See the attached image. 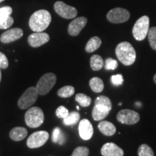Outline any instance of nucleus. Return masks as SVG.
Listing matches in <instances>:
<instances>
[{"mask_svg":"<svg viewBox=\"0 0 156 156\" xmlns=\"http://www.w3.org/2000/svg\"><path fill=\"white\" fill-rule=\"evenodd\" d=\"M117 120L122 124L132 125L135 124L140 121V115L137 112L129 109H124L118 113L116 116Z\"/></svg>","mask_w":156,"mask_h":156,"instance_id":"obj_10","label":"nucleus"},{"mask_svg":"<svg viewBox=\"0 0 156 156\" xmlns=\"http://www.w3.org/2000/svg\"><path fill=\"white\" fill-rule=\"evenodd\" d=\"M153 80H154V82H155V83H156V74L155 75V76H154V77H153Z\"/></svg>","mask_w":156,"mask_h":156,"instance_id":"obj_36","label":"nucleus"},{"mask_svg":"<svg viewBox=\"0 0 156 156\" xmlns=\"http://www.w3.org/2000/svg\"><path fill=\"white\" fill-rule=\"evenodd\" d=\"M98 128L101 133L106 136H113L116 133V129L112 122L107 121H102L98 124Z\"/></svg>","mask_w":156,"mask_h":156,"instance_id":"obj_17","label":"nucleus"},{"mask_svg":"<svg viewBox=\"0 0 156 156\" xmlns=\"http://www.w3.org/2000/svg\"><path fill=\"white\" fill-rule=\"evenodd\" d=\"M14 23V19L11 16H9L5 20L0 22V29H7L10 28Z\"/></svg>","mask_w":156,"mask_h":156,"instance_id":"obj_33","label":"nucleus"},{"mask_svg":"<svg viewBox=\"0 0 156 156\" xmlns=\"http://www.w3.org/2000/svg\"><path fill=\"white\" fill-rule=\"evenodd\" d=\"M52 141L54 143H58V145H62L66 141V137L64 132L62 131L61 129L56 127L53 130L52 133Z\"/></svg>","mask_w":156,"mask_h":156,"instance_id":"obj_21","label":"nucleus"},{"mask_svg":"<svg viewBox=\"0 0 156 156\" xmlns=\"http://www.w3.org/2000/svg\"><path fill=\"white\" fill-rule=\"evenodd\" d=\"M106 17L110 23L119 24L126 22L129 19L130 14L129 11L125 9L116 7L109 11L107 13Z\"/></svg>","mask_w":156,"mask_h":156,"instance_id":"obj_7","label":"nucleus"},{"mask_svg":"<svg viewBox=\"0 0 156 156\" xmlns=\"http://www.w3.org/2000/svg\"><path fill=\"white\" fill-rule=\"evenodd\" d=\"M25 121L30 128H37L42 125L44 121V114L41 108L31 107L25 113Z\"/></svg>","mask_w":156,"mask_h":156,"instance_id":"obj_3","label":"nucleus"},{"mask_svg":"<svg viewBox=\"0 0 156 156\" xmlns=\"http://www.w3.org/2000/svg\"><path fill=\"white\" fill-rule=\"evenodd\" d=\"M119 106H121V105H122V103H119Z\"/></svg>","mask_w":156,"mask_h":156,"instance_id":"obj_39","label":"nucleus"},{"mask_svg":"<svg viewBox=\"0 0 156 156\" xmlns=\"http://www.w3.org/2000/svg\"><path fill=\"white\" fill-rule=\"evenodd\" d=\"M80 115L77 112H73L63 119V123L66 126H73L77 124L80 121Z\"/></svg>","mask_w":156,"mask_h":156,"instance_id":"obj_23","label":"nucleus"},{"mask_svg":"<svg viewBox=\"0 0 156 156\" xmlns=\"http://www.w3.org/2000/svg\"><path fill=\"white\" fill-rule=\"evenodd\" d=\"M79 134L82 139L88 140L93 136V126L89 120L84 119L79 123Z\"/></svg>","mask_w":156,"mask_h":156,"instance_id":"obj_14","label":"nucleus"},{"mask_svg":"<svg viewBox=\"0 0 156 156\" xmlns=\"http://www.w3.org/2000/svg\"><path fill=\"white\" fill-rule=\"evenodd\" d=\"M101 155L103 156H123L124 151L116 144L107 142L101 148Z\"/></svg>","mask_w":156,"mask_h":156,"instance_id":"obj_15","label":"nucleus"},{"mask_svg":"<svg viewBox=\"0 0 156 156\" xmlns=\"http://www.w3.org/2000/svg\"><path fill=\"white\" fill-rule=\"evenodd\" d=\"M138 156H154V152L149 145L142 144L138 149Z\"/></svg>","mask_w":156,"mask_h":156,"instance_id":"obj_27","label":"nucleus"},{"mask_svg":"<svg viewBox=\"0 0 156 156\" xmlns=\"http://www.w3.org/2000/svg\"><path fill=\"white\" fill-rule=\"evenodd\" d=\"M49 138V134L46 131L34 132L29 136L27 140V145L29 148H38L46 144Z\"/></svg>","mask_w":156,"mask_h":156,"instance_id":"obj_9","label":"nucleus"},{"mask_svg":"<svg viewBox=\"0 0 156 156\" xmlns=\"http://www.w3.org/2000/svg\"><path fill=\"white\" fill-rule=\"evenodd\" d=\"M3 1H5V0H0V2H2Z\"/></svg>","mask_w":156,"mask_h":156,"instance_id":"obj_40","label":"nucleus"},{"mask_svg":"<svg viewBox=\"0 0 156 156\" xmlns=\"http://www.w3.org/2000/svg\"><path fill=\"white\" fill-rule=\"evenodd\" d=\"M109 114V112H105V111H102L101 109L98 108L96 106H94L93 108L92 112V116L93 119L95 121H101L104 119L106 117L108 116Z\"/></svg>","mask_w":156,"mask_h":156,"instance_id":"obj_26","label":"nucleus"},{"mask_svg":"<svg viewBox=\"0 0 156 156\" xmlns=\"http://www.w3.org/2000/svg\"><path fill=\"white\" fill-rule=\"evenodd\" d=\"M69 111L68 109L63 106H58L56 110V116L60 119H65L68 115H69Z\"/></svg>","mask_w":156,"mask_h":156,"instance_id":"obj_32","label":"nucleus"},{"mask_svg":"<svg viewBox=\"0 0 156 156\" xmlns=\"http://www.w3.org/2000/svg\"><path fill=\"white\" fill-rule=\"evenodd\" d=\"M75 88L73 86L67 85L62 87L58 90L57 95L61 98H69L75 94Z\"/></svg>","mask_w":156,"mask_h":156,"instance_id":"obj_24","label":"nucleus"},{"mask_svg":"<svg viewBox=\"0 0 156 156\" xmlns=\"http://www.w3.org/2000/svg\"><path fill=\"white\" fill-rule=\"evenodd\" d=\"M101 43L102 41H101L100 38H98V36L93 37L87 43L86 46H85V51L87 53H92L100 47Z\"/></svg>","mask_w":156,"mask_h":156,"instance_id":"obj_19","label":"nucleus"},{"mask_svg":"<svg viewBox=\"0 0 156 156\" xmlns=\"http://www.w3.org/2000/svg\"><path fill=\"white\" fill-rule=\"evenodd\" d=\"M147 37L151 48L156 51V27H153L149 29Z\"/></svg>","mask_w":156,"mask_h":156,"instance_id":"obj_28","label":"nucleus"},{"mask_svg":"<svg viewBox=\"0 0 156 156\" xmlns=\"http://www.w3.org/2000/svg\"><path fill=\"white\" fill-rule=\"evenodd\" d=\"M104 67L106 70H115L118 67V62L112 58H106Z\"/></svg>","mask_w":156,"mask_h":156,"instance_id":"obj_31","label":"nucleus"},{"mask_svg":"<svg viewBox=\"0 0 156 156\" xmlns=\"http://www.w3.org/2000/svg\"><path fill=\"white\" fill-rule=\"evenodd\" d=\"M89 149L84 146H80L75 148L71 156H88Z\"/></svg>","mask_w":156,"mask_h":156,"instance_id":"obj_30","label":"nucleus"},{"mask_svg":"<svg viewBox=\"0 0 156 156\" xmlns=\"http://www.w3.org/2000/svg\"><path fill=\"white\" fill-rule=\"evenodd\" d=\"M28 135V130L24 127L17 126L13 128L9 132V137L14 141H21Z\"/></svg>","mask_w":156,"mask_h":156,"instance_id":"obj_18","label":"nucleus"},{"mask_svg":"<svg viewBox=\"0 0 156 156\" xmlns=\"http://www.w3.org/2000/svg\"><path fill=\"white\" fill-rule=\"evenodd\" d=\"M50 37L48 34L43 32H34L28 36V41L30 46L34 48L40 47L49 41Z\"/></svg>","mask_w":156,"mask_h":156,"instance_id":"obj_11","label":"nucleus"},{"mask_svg":"<svg viewBox=\"0 0 156 156\" xmlns=\"http://www.w3.org/2000/svg\"><path fill=\"white\" fill-rule=\"evenodd\" d=\"M2 80V73H1V69H0V82Z\"/></svg>","mask_w":156,"mask_h":156,"instance_id":"obj_37","label":"nucleus"},{"mask_svg":"<svg viewBox=\"0 0 156 156\" xmlns=\"http://www.w3.org/2000/svg\"><path fill=\"white\" fill-rule=\"evenodd\" d=\"M23 36V31L21 28H12L5 31L2 34L0 37V41L4 44H9V43L14 42L18 40Z\"/></svg>","mask_w":156,"mask_h":156,"instance_id":"obj_13","label":"nucleus"},{"mask_svg":"<svg viewBox=\"0 0 156 156\" xmlns=\"http://www.w3.org/2000/svg\"><path fill=\"white\" fill-rule=\"evenodd\" d=\"M51 22V16L46 9H40L31 15L29 20V26L34 32H43L48 28Z\"/></svg>","mask_w":156,"mask_h":156,"instance_id":"obj_1","label":"nucleus"},{"mask_svg":"<svg viewBox=\"0 0 156 156\" xmlns=\"http://www.w3.org/2000/svg\"><path fill=\"white\" fill-rule=\"evenodd\" d=\"M56 82V77L54 73H46L43 75L37 83L36 88L39 95H45L48 94L53 88Z\"/></svg>","mask_w":156,"mask_h":156,"instance_id":"obj_6","label":"nucleus"},{"mask_svg":"<svg viewBox=\"0 0 156 156\" xmlns=\"http://www.w3.org/2000/svg\"><path fill=\"white\" fill-rule=\"evenodd\" d=\"M111 81L115 86H119V85H122L123 82H124V78H123L122 75L118 74L116 75H112L111 77Z\"/></svg>","mask_w":156,"mask_h":156,"instance_id":"obj_34","label":"nucleus"},{"mask_svg":"<svg viewBox=\"0 0 156 156\" xmlns=\"http://www.w3.org/2000/svg\"><path fill=\"white\" fill-rule=\"evenodd\" d=\"M90 87L93 92L95 93H101L103 90L104 88V84L101 78L95 77L90 79L89 82Z\"/></svg>","mask_w":156,"mask_h":156,"instance_id":"obj_20","label":"nucleus"},{"mask_svg":"<svg viewBox=\"0 0 156 156\" xmlns=\"http://www.w3.org/2000/svg\"><path fill=\"white\" fill-rule=\"evenodd\" d=\"M9 66V62L7 56L2 52H0V69H7Z\"/></svg>","mask_w":156,"mask_h":156,"instance_id":"obj_35","label":"nucleus"},{"mask_svg":"<svg viewBox=\"0 0 156 156\" xmlns=\"http://www.w3.org/2000/svg\"><path fill=\"white\" fill-rule=\"evenodd\" d=\"M150 29V20L147 16H142L136 20L132 28V34L136 41H143L147 36Z\"/></svg>","mask_w":156,"mask_h":156,"instance_id":"obj_4","label":"nucleus"},{"mask_svg":"<svg viewBox=\"0 0 156 156\" xmlns=\"http://www.w3.org/2000/svg\"><path fill=\"white\" fill-rule=\"evenodd\" d=\"M12 9L10 7H3L0 8V22L5 20L9 16H11Z\"/></svg>","mask_w":156,"mask_h":156,"instance_id":"obj_29","label":"nucleus"},{"mask_svg":"<svg viewBox=\"0 0 156 156\" xmlns=\"http://www.w3.org/2000/svg\"><path fill=\"white\" fill-rule=\"evenodd\" d=\"M116 55L119 61L126 66H130L135 62L136 51L130 43L124 41L117 45Z\"/></svg>","mask_w":156,"mask_h":156,"instance_id":"obj_2","label":"nucleus"},{"mask_svg":"<svg viewBox=\"0 0 156 156\" xmlns=\"http://www.w3.org/2000/svg\"><path fill=\"white\" fill-rule=\"evenodd\" d=\"M87 20L85 17H80L74 19L68 26V33L70 36H77L87 24Z\"/></svg>","mask_w":156,"mask_h":156,"instance_id":"obj_12","label":"nucleus"},{"mask_svg":"<svg viewBox=\"0 0 156 156\" xmlns=\"http://www.w3.org/2000/svg\"><path fill=\"white\" fill-rule=\"evenodd\" d=\"M39 93L36 87H29L23 93L20 98H19L18 105L19 108L21 109H27L30 108L38 99Z\"/></svg>","mask_w":156,"mask_h":156,"instance_id":"obj_5","label":"nucleus"},{"mask_svg":"<svg viewBox=\"0 0 156 156\" xmlns=\"http://www.w3.org/2000/svg\"><path fill=\"white\" fill-rule=\"evenodd\" d=\"M77 110H80V107L79 106H77Z\"/></svg>","mask_w":156,"mask_h":156,"instance_id":"obj_38","label":"nucleus"},{"mask_svg":"<svg viewBox=\"0 0 156 156\" xmlns=\"http://www.w3.org/2000/svg\"><path fill=\"white\" fill-rule=\"evenodd\" d=\"M90 67L93 71H99L103 67L104 62L103 58L99 55H93L90 58Z\"/></svg>","mask_w":156,"mask_h":156,"instance_id":"obj_22","label":"nucleus"},{"mask_svg":"<svg viewBox=\"0 0 156 156\" xmlns=\"http://www.w3.org/2000/svg\"><path fill=\"white\" fill-rule=\"evenodd\" d=\"M75 101L83 107H87L90 105L91 98L84 93H78L75 96Z\"/></svg>","mask_w":156,"mask_h":156,"instance_id":"obj_25","label":"nucleus"},{"mask_svg":"<svg viewBox=\"0 0 156 156\" xmlns=\"http://www.w3.org/2000/svg\"><path fill=\"white\" fill-rule=\"evenodd\" d=\"M95 106L98 108L105 111V112H110L112 108V101L108 97L104 96V95H101V96L96 98L95 101Z\"/></svg>","mask_w":156,"mask_h":156,"instance_id":"obj_16","label":"nucleus"},{"mask_svg":"<svg viewBox=\"0 0 156 156\" xmlns=\"http://www.w3.org/2000/svg\"><path fill=\"white\" fill-rule=\"evenodd\" d=\"M54 8L59 16L65 19L75 18L77 15V9L61 1L56 2L54 4Z\"/></svg>","mask_w":156,"mask_h":156,"instance_id":"obj_8","label":"nucleus"}]
</instances>
